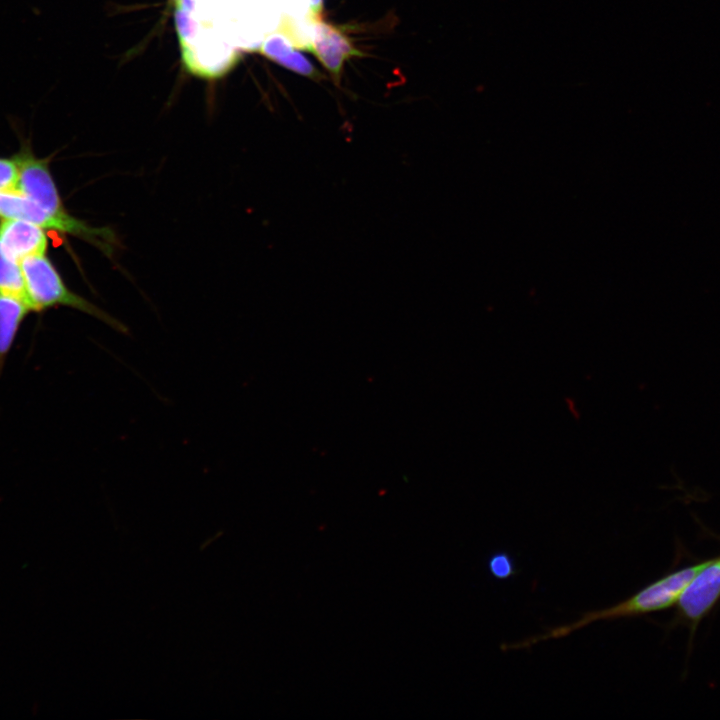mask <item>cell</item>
<instances>
[{"instance_id": "1", "label": "cell", "mask_w": 720, "mask_h": 720, "mask_svg": "<svg viewBox=\"0 0 720 720\" xmlns=\"http://www.w3.org/2000/svg\"><path fill=\"white\" fill-rule=\"evenodd\" d=\"M19 166L17 190L60 221L66 234L78 237L112 257L120 247L110 227H94L68 213L49 168V160L36 157L30 145H22L15 156Z\"/></svg>"}, {"instance_id": "2", "label": "cell", "mask_w": 720, "mask_h": 720, "mask_svg": "<svg viewBox=\"0 0 720 720\" xmlns=\"http://www.w3.org/2000/svg\"><path fill=\"white\" fill-rule=\"evenodd\" d=\"M707 562L675 571L611 607L586 612L572 623L550 629L544 634L526 639L520 643L504 645L503 649L529 648L542 641L562 638L597 621L617 620L666 609L678 601L686 586Z\"/></svg>"}, {"instance_id": "3", "label": "cell", "mask_w": 720, "mask_h": 720, "mask_svg": "<svg viewBox=\"0 0 720 720\" xmlns=\"http://www.w3.org/2000/svg\"><path fill=\"white\" fill-rule=\"evenodd\" d=\"M25 292L33 312L65 306L97 318L112 329L127 334L128 327L99 306L72 291L46 256H29L20 262Z\"/></svg>"}, {"instance_id": "4", "label": "cell", "mask_w": 720, "mask_h": 720, "mask_svg": "<svg viewBox=\"0 0 720 720\" xmlns=\"http://www.w3.org/2000/svg\"><path fill=\"white\" fill-rule=\"evenodd\" d=\"M48 244L41 226L22 219L0 218V249L9 259L20 263L29 256L46 254Z\"/></svg>"}, {"instance_id": "5", "label": "cell", "mask_w": 720, "mask_h": 720, "mask_svg": "<svg viewBox=\"0 0 720 720\" xmlns=\"http://www.w3.org/2000/svg\"><path fill=\"white\" fill-rule=\"evenodd\" d=\"M720 597V558L708 561L678 599L681 613L692 621L706 614Z\"/></svg>"}, {"instance_id": "6", "label": "cell", "mask_w": 720, "mask_h": 720, "mask_svg": "<svg viewBox=\"0 0 720 720\" xmlns=\"http://www.w3.org/2000/svg\"><path fill=\"white\" fill-rule=\"evenodd\" d=\"M311 50L334 75L341 73L349 58L359 54L344 32L321 21L313 26Z\"/></svg>"}, {"instance_id": "7", "label": "cell", "mask_w": 720, "mask_h": 720, "mask_svg": "<svg viewBox=\"0 0 720 720\" xmlns=\"http://www.w3.org/2000/svg\"><path fill=\"white\" fill-rule=\"evenodd\" d=\"M30 312L33 310L26 298L0 292V374L19 329Z\"/></svg>"}, {"instance_id": "8", "label": "cell", "mask_w": 720, "mask_h": 720, "mask_svg": "<svg viewBox=\"0 0 720 720\" xmlns=\"http://www.w3.org/2000/svg\"><path fill=\"white\" fill-rule=\"evenodd\" d=\"M0 218L22 219L66 234L64 225L19 190L0 191Z\"/></svg>"}, {"instance_id": "9", "label": "cell", "mask_w": 720, "mask_h": 720, "mask_svg": "<svg viewBox=\"0 0 720 720\" xmlns=\"http://www.w3.org/2000/svg\"><path fill=\"white\" fill-rule=\"evenodd\" d=\"M262 53L285 68L303 76L315 77L317 70L303 54L298 52L281 35L268 37L261 48Z\"/></svg>"}, {"instance_id": "10", "label": "cell", "mask_w": 720, "mask_h": 720, "mask_svg": "<svg viewBox=\"0 0 720 720\" xmlns=\"http://www.w3.org/2000/svg\"><path fill=\"white\" fill-rule=\"evenodd\" d=\"M0 292L26 297L20 263L9 259L0 249ZM30 304V303H29Z\"/></svg>"}, {"instance_id": "11", "label": "cell", "mask_w": 720, "mask_h": 720, "mask_svg": "<svg viewBox=\"0 0 720 720\" xmlns=\"http://www.w3.org/2000/svg\"><path fill=\"white\" fill-rule=\"evenodd\" d=\"M488 570L496 579H507L515 573L514 561L506 552H496L488 560Z\"/></svg>"}, {"instance_id": "12", "label": "cell", "mask_w": 720, "mask_h": 720, "mask_svg": "<svg viewBox=\"0 0 720 720\" xmlns=\"http://www.w3.org/2000/svg\"><path fill=\"white\" fill-rule=\"evenodd\" d=\"M18 180L19 166L15 157H0V191L16 190Z\"/></svg>"}, {"instance_id": "13", "label": "cell", "mask_w": 720, "mask_h": 720, "mask_svg": "<svg viewBox=\"0 0 720 720\" xmlns=\"http://www.w3.org/2000/svg\"><path fill=\"white\" fill-rule=\"evenodd\" d=\"M322 0H311V7L314 11H318L320 9Z\"/></svg>"}]
</instances>
